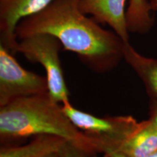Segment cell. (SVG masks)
Segmentation results:
<instances>
[{"label": "cell", "instance_id": "1", "mask_svg": "<svg viewBox=\"0 0 157 157\" xmlns=\"http://www.w3.org/2000/svg\"><path fill=\"white\" fill-rule=\"evenodd\" d=\"M81 0H53L45 8L20 21L15 29L17 39L37 34L52 35L63 50L97 74L111 71L124 60L125 43L114 31L102 28L80 10Z\"/></svg>", "mask_w": 157, "mask_h": 157}, {"label": "cell", "instance_id": "2", "mask_svg": "<svg viewBox=\"0 0 157 157\" xmlns=\"http://www.w3.org/2000/svg\"><path fill=\"white\" fill-rule=\"evenodd\" d=\"M56 135L98 152L93 143L65 113L62 104L48 93L21 98L0 107V141L3 146L37 135Z\"/></svg>", "mask_w": 157, "mask_h": 157}, {"label": "cell", "instance_id": "3", "mask_svg": "<svg viewBox=\"0 0 157 157\" xmlns=\"http://www.w3.org/2000/svg\"><path fill=\"white\" fill-rule=\"evenodd\" d=\"M62 105L70 120L91 141L98 153L104 155L119 151L140 124L132 116L98 117L76 109L70 102Z\"/></svg>", "mask_w": 157, "mask_h": 157}, {"label": "cell", "instance_id": "4", "mask_svg": "<svg viewBox=\"0 0 157 157\" xmlns=\"http://www.w3.org/2000/svg\"><path fill=\"white\" fill-rule=\"evenodd\" d=\"M17 52L27 60L44 67L48 82L49 95L60 104L69 102V92L65 81L59 52L63 49L58 38L48 34H37L19 39Z\"/></svg>", "mask_w": 157, "mask_h": 157}, {"label": "cell", "instance_id": "5", "mask_svg": "<svg viewBox=\"0 0 157 157\" xmlns=\"http://www.w3.org/2000/svg\"><path fill=\"white\" fill-rule=\"evenodd\" d=\"M0 44V107L21 98L49 93L47 76L23 68Z\"/></svg>", "mask_w": 157, "mask_h": 157}, {"label": "cell", "instance_id": "6", "mask_svg": "<svg viewBox=\"0 0 157 157\" xmlns=\"http://www.w3.org/2000/svg\"><path fill=\"white\" fill-rule=\"evenodd\" d=\"M53 0H0V38L2 46L17 53L15 29L20 21L42 10Z\"/></svg>", "mask_w": 157, "mask_h": 157}, {"label": "cell", "instance_id": "7", "mask_svg": "<svg viewBox=\"0 0 157 157\" xmlns=\"http://www.w3.org/2000/svg\"><path fill=\"white\" fill-rule=\"evenodd\" d=\"M125 3L126 0H81L78 7L84 14L91 15L96 22L109 25L124 42L128 43Z\"/></svg>", "mask_w": 157, "mask_h": 157}, {"label": "cell", "instance_id": "8", "mask_svg": "<svg viewBox=\"0 0 157 157\" xmlns=\"http://www.w3.org/2000/svg\"><path fill=\"white\" fill-rule=\"evenodd\" d=\"M124 60L143 82L150 100L157 101V59L140 54L128 42L124 48Z\"/></svg>", "mask_w": 157, "mask_h": 157}, {"label": "cell", "instance_id": "9", "mask_svg": "<svg viewBox=\"0 0 157 157\" xmlns=\"http://www.w3.org/2000/svg\"><path fill=\"white\" fill-rule=\"evenodd\" d=\"M157 151V129L151 120L140 121L118 152L127 157H146Z\"/></svg>", "mask_w": 157, "mask_h": 157}, {"label": "cell", "instance_id": "10", "mask_svg": "<svg viewBox=\"0 0 157 157\" xmlns=\"http://www.w3.org/2000/svg\"><path fill=\"white\" fill-rule=\"evenodd\" d=\"M65 141L56 135H37L23 146H2L0 157H46L58 152Z\"/></svg>", "mask_w": 157, "mask_h": 157}, {"label": "cell", "instance_id": "11", "mask_svg": "<svg viewBox=\"0 0 157 157\" xmlns=\"http://www.w3.org/2000/svg\"><path fill=\"white\" fill-rule=\"evenodd\" d=\"M151 11L150 2L147 0H129L126 10L129 32L140 34L148 33L154 24Z\"/></svg>", "mask_w": 157, "mask_h": 157}, {"label": "cell", "instance_id": "12", "mask_svg": "<svg viewBox=\"0 0 157 157\" xmlns=\"http://www.w3.org/2000/svg\"><path fill=\"white\" fill-rule=\"evenodd\" d=\"M58 154L59 157H97L98 153L66 140L59 149Z\"/></svg>", "mask_w": 157, "mask_h": 157}, {"label": "cell", "instance_id": "13", "mask_svg": "<svg viewBox=\"0 0 157 157\" xmlns=\"http://www.w3.org/2000/svg\"><path fill=\"white\" fill-rule=\"evenodd\" d=\"M149 119H151L157 129V101L150 100L149 102Z\"/></svg>", "mask_w": 157, "mask_h": 157}, {"label": "cell", "instance_id": "14", "mask_svg": "<svg viewBox=\"0 0 157 157\" xmlns=\"http://www.w3.org/2000/svg\"><path fill=\"white\" fill-rule=\"evenodd\" d=\"M105 157H127L119 152H111L105 154Z\"/></svg>", "mask_w": 157, "mask_h": 157}, {"label": "cell", "instance_id": "15", "mask_svg": "<svg viewBox=\"0 0 157 157\" xmlns=\"http://www.w3.org/2000/svg\"><path fill=\"white\" fill-rule=\"evenodd\" d=\"M150 5L152 10L157 11V0H151Z\"/></svg>", "mask_w": 157, "mask_h": 157}, {"label": "cell", "instance_id": "16", "mask_svg": "<svg viewBox=\"0 0 157 157\" xmlns=\"http://www.w3.org/2000/svg\"><path fill=\"white\" fill-rule=\"evenodd\" d=\"M46 157H59V156H58V152H57V153H54V154H52L49 155V156H46Z\"/></svg>", "mask_w": 157, "mask_h": 157}, {"label": "cell", "instance_id": "17", "mask_svg": "<svg viewBox=\"0 0 157 157\" xmlns=\"http://www.w3.org/2000/svg\"><path fill=\"white\" fill-rule=\"evenodd\" d=\"M146 157H157V151H156L153 153V154H150L149 156H146Z\"/></svg>", "mask_w": 157, "mask_h": 157}]
</instances>
